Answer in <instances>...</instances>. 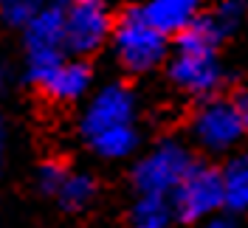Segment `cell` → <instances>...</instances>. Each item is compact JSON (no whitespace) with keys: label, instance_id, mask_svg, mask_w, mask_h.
<instances>
[{"label":"cell","instance_id":"2e32d148","mask_svg":"<svg viewBox=\"0 0 248 228\" xmlns=\"http://www.w3.org/2000/svg\"><path fill=\"white\" fill-rule=\"evenodd\" d=\"M40 9H43V0H0V17L17 29L29 26Z\"/></svg>","mask_w":248,"mask_h":228},{"label":"cell","instance_id":"ba28073f","mask_svg":"<svg viewBox=\"0 0 248 228\" xmlns=\"http://www.w3.org/2000/svg\"><path fill=\"white\" fill-rule=\"evenodd\" d=\"M136 116V96L130 88L124 85H105L102 91L93 96L85 113H82V136L91 138L108 127H116V124H130Z\"/></svg>","mask_w":248,"mask_h":228},{"label":"cell","instance_id":"8992f818","mask_svg":"<svg viewBox=\"0 0 248 228\" xmlns=\"http://www.w3.org/2000/svg\"><path fill=\"white\" fill-rule=\"evenodd\" d=\"M192 136L198 141V147H203L206 152H229L246 136V124L240 119L234 102L206 99L192 119Z\"/></svg>","mask_w":248,"mask_h":228},{"label":"cell","instance_id":"277c9868","mask_svg":"<svg viewBox=\"0 0 248 228\" xmlns=\"http://www.w3.org/2000/svg\"><path fill=\"white\" fill-rule=\"evenodd\" d=\"M195 161L184 144L178 141H161L158 147L147 152L139 161V167L133 169V183L139 189V195H161L170 198L172 189L184 181Z\"/></svg>","mask_w":248,"mask_h":228},{"label":"cell","instance_id":"8fae6325","mask_svg":"<svg viewBox=\"0 0 248 228\" xmlns=\"http://www.w3.org/2000/svg\"><path fill=\"white\" fill-rule=\"evenodd\" d=\"M88 144H91V150L96 155H102L108 161H119V158H127V155L136 152V147H139V133H136L133 122L116 124V127H108V130L91 136Z\"/></svg>","mask_w":248,"mask_h":228},{"label":"cell","instance_id":"ac0fdd59","mask_svg":"<svg viewBox=\"0 0 248 228\" xmlns=\"http://www.w3.org/2000/svg\"><path fill=\"white\" fill-rule=\"evenodd\" d=\"M201 228H237V223L229 214H212V217L201 220Z\"/></svg>","mask_w":248,"mask_h":228},{"label":"cell","instance_id":"7a4b0ae2","mask_svg":"<svg viewBox=\"0 0 248 228\" xmlns=\"http://www.w3.org/2000/svg\"><path fill=\"white\" fill-rule=\"evenodd\" d=\"M172 214L184 223H201L223 209V172L206 164H192L184 181L170 195Z\"/></svg>","mask_w":248,"mask_h":228},{"label":"cell","instance_id":"d6986e66","mask_svg":"<svg viewBox=\"0 0 248 228\" xmlns=\"http://www.w3.org/2000/svg\"><path fill=\"white\" fill-rule=\"evenodd\" d=\"M234 107H237V113H240V119H243V124H246V130H248V88L243 93H237Z\"/></svg>","mask_w":248,"mask_h":228},{"label":"cell","instance_id":"44dd1931","mask_svg":"<svg viewBox=\"0 0 248 228\" xmlns=\"http://www.w3.org/2000/svg\"><path fill=\"white\" fill-rule=\"evenodd\" d=\"M62 3H71V0H62Z\"/></svg>","mask_w":248,"mask_h":228},{"label":"cell","instance_id":"ffe728a7","mask_svg":"<svg viewBox=\"0 0 248 228\" xmlns=\"http://www.w3.org/2000/svg\"><path fill=\"white\" fill-rule=\"evenodd\" d=\"M3 147H6V124L0 119V167H3Z\"/></svg>","mask_w":248,"mask_h":228},{"label":"cell","instance_id":"52a82bcc","mask_svg":"<svg viewBox=\"0 0 248 228\" xmlns=\"http://www.w3.org/2000/svg\"><path fill=\"white\" fill-rule=\"evenodd\" d=\"M170 79L178 91L189 96H212L223 85V68L215 51H186L178 48V54L170 62Z\"/></svg>","mask_w":248,"mask_h":228},{"label":"cell","instance_id":"3957f363","mask_svg":"<svg viewBox=\"0 0 248 228\" xmlns=\"http://www.w3.org/2000/svg\"><path fill=\"white\" fill-rule=\"evenodd\" d=\"M65 51L74 57L96 54L113 34L116 17L108 0H71L65 3Z\"/></svg>","mask_w":248,"mask_h":228},{"label":"cell","instance_id":"9c48e42d","mask_svg":"<svg viewBox=\"0 0 248 228\" xmlns=\"http://www.w3.org/2000/svg\"><path fill=\"white\" fill-rule=\"evenodd\" d=\"M40 91L54 102H77L91 88V68L82 57L60 60L40 82H34Z\"/></svg>","mask_w":248,"mask_h":228},{"label":"cell","instance_id":"e0dca14e","mask_svg":"<svg viewBox=\"0 0 248 228\" xmlns=\"http://www.w3.org/2000/svg\"><path fill=\"white\" fill-rule=\"evenodd\" d=\"M65 172H68V169L62 167L60 161H46V164L40 167V189H43L46 195H54L57 186H60V181L65 178Z\"/></svg>","mask_w":248,"mask_h":228},{"label":"cell","instance_id":"30bf717a","mask_svg":"<svg viewBox=\"0 0 248 228\" xmlns=\"http://www.w3.org/2000/svg\"><path fill=\"white\" fill-rule=\"evenodd\" d=\"M201 12L203 0H147L141 6V15L167 37H178Z\"/></svg>","mask_w":248,"mask_h":228},{"label":"cell","instance_id":"7c38bea8","mask_svg":"<svg viewBox=\"0 0 248 228\" xmlns=\"http://www.w3.org/2000/svg\"><path fill=\"white\" fill-rule=\"evenodd\" d=\"M223 209L234 214L248 209V152L232 158L223 169Z\"/></svg>","mask_w":248,"mask_h":228},{"label":"cell","instance_id":"4fadbf2b","mask_svg":"<svg viewBox=\"0 0 248 228\" xmlns=\"http://www.w3.org/2000/svg\"><path fill=\"white\" fill-rule=\"evenodd\" d=\"M172 203L161 195H139L130 209V228H170Z\"/></svg>","mask_w":248,"mask_h":228},{"label":"cell","instance_id":"5b68a950","mask_svg":"<svg viewBox=\"0 0 248 228\" xmlns=\"http://www.w3.org/2000/svg\"><path fill=\"white\" fill-rule=\"evenodd\" d=\"M23 29H26L23 46L29 57V79L40 82L57 62L65 60V12L60 6L40 9Z\"/></svg>","mask_w":248,"mask_h":228},{"label":"cell","instance_id":"6da1fadb","mask_svg":"<svg viewBox=\"0 0 248 228\" xmlns=\"http://www.w3.org/2000/svg\"><path fill=\"white\" fill-rule=\"evenodd\" d=\"M113 43L119 62L130 74H147L155 71L167 60V34L155 29L141 9H127L113 23Z\"/></svg>","mask_w":248,"mask_h":228},{"label":"cell","instance_id":"9a60e30c","mask_svg":"<svg viewBox=\"0 0 248 228\" xmlns=\"http://www.w3.org/2000/svg\"><path fill=\"white\" fill-rule=\"evenodd\" d=\"M246 12H248L246 0H217L215 6H212V12H209V17H212V23L220 29L223 37H232L234 31L243 26Z\"/></svg>","mask_w":248,"mask_h":228},{"label":"cell","instance_id":"5bb4252c","mask_svg":"<svg viewBox=\"0 0 248 228\" xmlns=\"http://www.w3.org/2000/svg\"><path fill=\"white\" fill-rule=\"evenodd\" d=\"M93 195H96V181L91 175H85V172H65V178L60 181L57 192L51 198H57V203L65 212H79V209H85L93 200Z\"/></svg>","mask_w":248,"mask_h":228}]
</instances>
